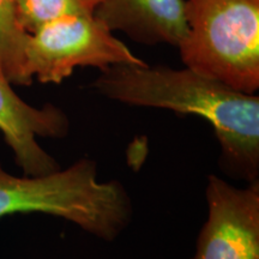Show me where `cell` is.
<instances>
[{
	"mask_svg": "<svg viewBox=\"0 0 259 259\" xmlns=\"http://www.w3.org/2000/svg\"><path fill=\"white\" fill-rule=\"evenodd\" d=\"M93 88L113 101L196 114L212 126L221 147L222 170L258 181L259 97L189 69L118 64L101 70Z\"/></svg>",
	"mask_w": 259,
	"mask_h": 259,
	"instance_id": "cell-1",
	"label": "cell"
},
{
	"mask_svg": "<svg viewBox=\"0 0 259 259\" xmlns=\"http://www.w3.org/2000/svg\"><path fill=\"white\" fill-rule=\"evenodd\" d=\"M32 212L64 219L112 241L131 223L134 206L120 181L97 180L92 158L45 176L17 177L0 163V219Z\"/></svg>",
	"mask_w": 259,
	"mask_h": 259,
	"instance_id": "cell-2",
	"label": "cell"
},
{
	"mask_svg": "<svg viewBox=\"0 0 259 259\" xmlns=\"http://www.w3.org/2000/svg\"><path fill=\"white\" fill-rule=\"evenodd\" d=\"M184 65L238 92L259 88V0H186Z\"/></svg>",
	"mask_w": 259,
	"mask_h": 259,
	"instance_id": "cell-3",
	"label": "cell"
},
{
	"mask_svg": "<svg viewBox=\"0 0 259 259\" xmlns=\"http://www.w3.org/2000/svg\"><path fill=\"white\" fill-rule=\"evenodd\" d=\"M143 63L94 15L67 16L42 25L29 34L24 47V71L31 83L59 84L78 67Z\"/></svg>",
	"mask_w": 259,
	"mask_h": 259,
	"instance_id": "cell-4",
	"label": "cell"
},
{
	"mask_svg": "<svg viewBox=\"0 0 259 259\" xmlns=\"http://www.w3.org/2000/svg\"><path fill=\"white\" fill-rule=\"evenodd\" d=\"M208 218L192 259H259V181L235 187L209 176Z\"/></svg>",
	"mask_w": 259,
	"mask_h": 259,
	"instance_id": "cell-5",
	"label": "cell"
},
{
	"mask_svg": "<svg viewBox=\"0 0 259 259\" xmlns=\"http://www.w3.org/2000/svg\"><path fill=\"white\" fill-rule=\"evenodd\" d=\"M0 69V132L25 176H45L60 169L52 155L37 142L42 138H64L70 120L59 107L29 105L15 92Z\"/></svg>",
	"mask_w": 259,
	"mask_h": 259,
	"instance_id": "cell-6",
	"label": "cell"
},
{
	"mask_svg": "<svg viewBox=\"0 0 259 259\" xmlns=\"http://www.w3.org/2000/svg\"><path fill=\"white\" fill-rule=\"evenodd\" d=\"M94 16L145 45L178 47L187 31L186 0H102Z\"/></svg>",
	"mask_w": 259,
	"mask_h": 259,
	"instance_id": "cell-7",
	"label": "cell"
},
{
	"mask_svg": "<svg viewBox=\"0 0 259 259\" xmlns=\"http://www.w3.org/2000/svg\"><path fill=\"white\" fill-rule=\"evenodd\" d=\"M29 34L19 27L15 0H0V69L16 85H30L24 71V47Z\"/></svg>",
	"mask_w": 259,
	"mask_h": 259,
	"instance_id": "cell-8",
	"label": "cell"
},
{
	"mask_svg": "<svg viewBox=\"0 0 259 259\" xmlns=\"http://www.w3.org/2000/svg\"><path fill=\"white\" fill-rule=\"evenodd\" d=\"M102 0H15L17 23L27 34L67 16L94 15Z\"/></svg>",
	"mask_w": 259,
	"mask_h": 259,
	"instance_id": "cell-9",
	"label": "cell"
}]
</instances>
